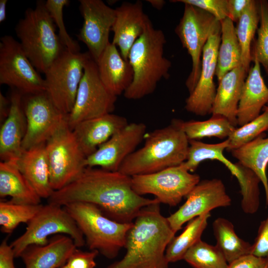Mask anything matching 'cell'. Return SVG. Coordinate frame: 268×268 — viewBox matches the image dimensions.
<instances>
[{
  "instance_id": "1",
  "label": "cell",
  "mask_w": 268,
  "mask_h": 268,
  "mask_svg": "<svg viewBox=\"0 0 268 268\" xmlns=\"http://www.w3.org/2000/svg\"><path fill=\"white\" fill-rule=\"evenodd\" d=\"M47 200L48 203L62 206L77 202L91 203L109 218L126 223L133 222L144 207L158 201L136 193L132 177L119 171L92 167H86L74 181L54 191Z\"/></svg>"
},
{
  "instance_id": "2",
  "label": "cell",
  "mask_w": 268,
  "mask_h": 268,
  "mask_svg": "<svg viewBox=\"0 0 268 268\" xmlns=\"http://www.w3.org/2000/svg\"><path fill=\"white\" fill-rule=\"evenodd\" d=\"M157 201L144 207L133 221L123 258L105 268H169L166 250L176 233Z\"/></svg>"
},
{
  "instance_id": "3",
  "label": "cell",
  "mask_w": 268,
  "mask_h": 268,
  "mask_svg": "<svg viewBox=\"0 0 268 268\" xmlns=\"http://www.w3.org/2000/svg\"><path fill=\"white\" fill-rule=\"evenodd\" d=\"M166 42L163 32L155 28L149 19L143 33L133 45L129 54L133 79L124 93L126 99H141L152 93L162 78H169L171 63L164 56Z\"/></svg>"
},
{
  "instance_id": "4",
  "label": "cell",
  "mask_w": 268,
  "mask_h": 268,
  "mask_svg": "<svg viewBox=\"0 0 268 268\" xmlns=\"http://www.w3.org/2000/svg\"><path fill=\"white\" fill-rule=\"evenodd\" d=\"M145 137L143 146L126 158L119 171L132 177L153 173L186 161L189 139L173 122L146 134Z\"/></svg>"
},
{
  "instance_id": "5",
  "label": "cell",
  "mask_w": 268,
  "mask_h": 268,
  "mask_svg": "<svg viewBox=\"0 0 268 268\" xmlns=\"http://www.w3.org/2000/svg\"><path fill=\"white\" fill-rule=\"evenodd\" d=\"M15 29L23 51L39 72L44 74L65 49L43 1L27 9Z\"/></svg>"
},
{
  "instance_id": "6",
  "label": "cell",
  "mask_w": 268,
  "mask_h": 268,
  "mask_svg": "<svg viewBox=\"0 0 268 268\" xmlns=\"http://www.w3.org/2000/svg\"><path fill=\"white\" fill-rule=\"evenodd\" d=\"M63 207L74 220L90 250L97 251L106 258L113 259L125 248L133 222L121 223L113 220L89 203L74 202Z\"/></svg>"
},
{
  "instance_id": "7",
  "label": "cell",
  "mask_w": 268,
  "mask_h": 268,
  "mask_svg": "<svg viewBox=\"0 0 268 268\" xmlns=\"http://www.w3.org/2000/svg\"><path fill=\"white\" fill-rule=\"evenodd\" d=\"M52 188L60 190L74 181L84 170L86 156L67 118L45 143Z\"/></svg>"
},
{
  "instance_id": "8",
  "label": "cell",
  "mask_w": 268,
  "mask_h": 268,
  "mask_svg": "<svg viewBox=\"0 0 268 268\" xmlns=\"http://www.w3.org/2000/svg\"><path fill=\"white\" fill-rule=\"evenodd\" d=\"M64 234L71 237L77 248L85 245L84 237L70 214L61 205L48 203L42 206L27 223L25 232L11 242L15 258L28 246L47 244L49 237Z\"/></svg>"
},
{
  "instance_id": "9",
  "label": "cell",
  "mask_w": 268,
  "mask_h": 268,
  "mask_svg": "<svg viewBox=\"0 0 268 268\" xmlns=\"http://www.w3.org/2000/svg\"><path fill=\"white\" fill-rule=\"evenodd\" d=\"M88 52H71L66 48L44 73L45 92L56 107L67 115L74 105Z\"/></svg>"
},
{
  "instance_id": "10",
  "label": "cell",
  "mask_w": 268,
  "mask_h": 268,
  "mask_svg": "<svg viewBox=\"0 0 268 268\" xmlns=\"http://www.w3.org/2000/svg\"><path fill=\"white\" fill-rule=\"evenodd\" d=\"M117 98L102 83L91 57L85 63L74 105L67 116L70 129L72 131L81 122L112 113Z\"/></svg>"
},
{
  "instance_id": "11",
  "label": "cell",
  "mask_w": 268,
  "mask_h": 268,
  "mask_svg": "<svg viewBox=\"0 0 268 268\" xmlns=\"http://www.w3.org/2000/svg\"><path fill=\"white\" fill-rule=\"evenodd\" d=\"M132 181L133 188L138 195H152L160 203L175 206L200 182V177L180 165L132 176Z\"/></svg>"
},
{
  "instance_id": "12",
  "label": "cell",
  "mask_w": 268,
  "mask_h": 268,
  "mask_svg": "<svg viewBox=\"0 0 268 268\" xmlns=\"http://www.w3.org/2000/svg\"><path fill=\"white\" fill-rule=\"evenodd\" d=\"M23 51L19 41L10 35L0 41V84L7 85L23 95L45 91L44 78Z\"/></svg>"
},
{
  "instance_id": "13",
  "label": "cell",
  "mask_w": 268,
  "mask_h": 268,
  "mask_svg": "<svg viewBox=\"0 0 268 268\" xmlns=\"http://www.w3.org/2000/svg\"><path fill=\"white\" fill-rule=\"evenodd\" d=\"M218 21L209 13L185 4L183 15L175 32L192 59V70L186 81L189 94L194 89L200 76L203 47Z\"/></svg>"
},
{
  "instance_id": "14",
  "label": "cell",
  "mask_w": 268,
  "mask_h": 268,
  "mask_svg": "<svg viewBox=\"0 0 268 268\" xmlns=\"http://www.w3.org/2000/svg\"><path fill=\"white\" fill-rule=\"evenodd\" d=\"M26 131L22 148L27 150L45 144L67 118L54 105L47 93L23 95Z\"/></svg>"
},
{
  "instance_id": "15",
  "label": "cell",
  "mask_w": 268,
  "mask_h": 268,
  "mask_svg": "<svg viewBox=\"0 0 268 268\" xmlns=\"http://www.w3.org/2000/svg\"><path fill=\"white\" fill-rule=\"evenodd\" d=\"M220 41L221 23L218 21L203 47L198 82L186 100V110L196 115L205 116L212 113L216 93L213 78L216 73Z\"/></svg>"
},
{
  "instance_id": "16",
  "label": "cell",
  "mask_w": 268,
  "mask_h": 268,
  "mask_svg": "<svg viewBox=\"0 0 268 268\" xmlns=\"http://www.w3.org/2000/svg\"><path fill=\"white\" fill-rule=\"evenodd\" d=\"M83 22L77 37L87 47L96 62L110 43V32L116 18V10L101 0H79Z\"/></svg>"
},
{
  "instance_id": "17",
  "label": "cell",
  "mask_w": 268,
  "mask_h": 268,
  "mask_svg": "<svg viewBox=\"0 0 268 268\" xmlns=\"http://www.w3.org/2000/svg\"><path fill=\"white\" fill-rule=\"evenodd\" d=\"M186 199L176 212L167 217L175 233L191 219L210 212L215 208L226 207L231 204V198L226 193L223 183L218 179L200 181Z\"/></svg>"
},
{
  "instance_id": "18",
  "label": "cell",
  "mask_w": 268,
  "mask_h": 268,
  "mask_svg": "<svg viewBox=\"0 0 268 268\" xmlns=\"http://www.w3.org/2000/svg\"><path fill=\"white\" fill-rule=\"evenodd\" d=\"M146 131V126L142 123H129L86 157V167L119 171L124 161L143 140Z\"/></svg>"
},
{
  "instance_id": "19",
  "label": "cell",
  "mask_w": 268,
  "mask_h": 268,
  "mask_svg": "<svg viewBox=\"0 0 268 268\" xmlns=\"http://www.w3.org/2000/svg\"><path fill=\"white\" fill-rule=\"evenodd\" d=\"M112 31V44L119 48L123 58L128 61L131 48L143 33L149 19L144 13L142 2H123L116 9Z\"/></svg>"
},
{
  "instance_id": "20",
  "label": "cell",
  "mask_w": 268,
  "mask_h": 268,
  "mask_svg": "<svg viewBox=\"0 0 268 268\" xmlns=\"http://www.w3.org/2000/svg\"><path fill=\"white\" fill-rule=\"evenodd\" d=\"M23 95L13 89L10 96L9 112L0 130L1 161H15L23 151L22 143L27 127Z\"/></svg>"
},
{
  "instance_id": "21",
  "label": "cell",
  "mask_w": 268,
  "mask_h": 268,
  "mask_svg": "<svg viewBox=\"0 0 268 268\" xmlns=\"http://www.w3.org/2000/svg\"><path fill=\"white\" fill-rule=\"evenodd\" d=\"M77 248L71 237L57 234L45 245L28 246L20 258L25 268H59L66 264Z\"/></svg>"
},
{
  "instance_id": "22",
  "label": "cell",
  "mask_w": 268,
  "mask_h": 268,
  "mask_svg": "<svg viewBox=\"0 0 268 268\" xmlns=\"http://www.w3.org/2000/svg\"><path fill=\"white\" fill-rule=\"evenodd\" d=\"M128 124L125 117L110 113L81 122L72 131L87 157Z\"/></svg>"
},
{
  "instance_id": "23",
  "label": "cell",
  "mask_w": 268,
  "mask_h": 268,
  "mask_svg": "<svg viewBox=\"0 0 268 268\" xmlns=\"http://www.w3.org/2000/svg\"><path fill=\"white\" fill-rule=\"evenodd\" d=\"M245 81L237 113V126L253 121L268 104V87L261 74V66L255 58Z\"/></svg>"
},
{
  "instance_id": "24",
  "label": "cell",
  "mask_w": 268,
  "mask_h": 268,
  "mask_svg": "<svg viewBox=\"0 0 268 268\" xmlns=\"http://www.w3.org/2000/svg\"><path fill=\"white\" fill-rule=\"evenodd\" d=\"M96 63L99 77L109 91L116 96L124 94L132 82L133 70L118 47L110 43Z\"/></svg>"
},
{
  "instance_id": "25",
  "label": "cell",
  "mask_w": 268,
  "mask_h": 268,
  "mask_svg": "<svg viewBox=\"0 0 268 268\" xmlns=\"http://www.w3.org/2000/svg\"><path fill=\"white\" fill-rule=\"evenodd\" d=\"M248 72L240 66L226 73L218 81L212 109V115H220L237 126V113Z\"/></svg>"
},
{
  "instance_id": "26",
  "label": "cell",
  "mask_w": 268,
  "mask_h": 268,
  "mask_svg": "<svg viewBox=\"0 0 268 268\" xmlns=\"http://www.w3.org/2000/svg\"><path fill=\"white\" fill-rule=\"evenodd\" d=\"M17 168L41 199L53 194L45 144L23 150L14 161Z\"/></svg>"
},
{
  "instance_id": "27",
  "label": "cell",
  "mask_w": 268,
  "mask_h": 268,
  "mask_svg": "<svg viewBox=\"0 0 268 268\" xmlns=\"http://www.w3.org/2000/svg\"><path fill=\"white\" fill-rule=\"evenodd\" d=\"M10 197L12 202L41 204V198L17 168L14 161L0 162V197Z\"/></svg>"
},
{
  "instance_id": "28",
  "label": "cell",
  "mask_w": 268,
  "mask_h": 268,
  "mask_svg": "<svg viewBox=\"0 0 268 268\" xmlns=\"http://www.w3.org/2000/svg\"><path fill=\"white\" fill-rule=\"evenodd\" d=\"M232 155L240 164L250 169L259 177L266 193L268 205V137L264 133L250 142L232 150Z\"/></svg>"
},
{
  "instance_id": "29",
  "label": "cell",
  "mask_w": 268,
  "mask_h": 268,
  "mask_svg": "<svg viewBox=\"0 0 268 268\" xmlns=\"http://www.w3.org/2000/svg\"><path fill=\"white\" fill-rule=\"evenodd\" d=\"M220 43L215 75L219 81L228 71L241 66V49L234 22L228 17L220 22Z\"/></svg>"
},
{
  "instance_id": "30",
  "label": "cell",
  "mask_w": 268,
  "mask_h": 268,
  "mask_svg": "<svg viewBox=\"0 0 268 268\" xmlns=\"http://www.w3.org/2000/svg\"><path fill=\"white\" fill-rule=\"evenodd\" d=\"M189 146L187 157L181 165L186 170L194 172L199 164L205 160H217L227 167L233 175L238 178L240 171L236 165L227 159L223 154L228 148V140L215 144L205 143L197 140H189Z\"/></svg>"
},
{
  "instance_id": "31",
  "label": "cell",
  "mask_w": 268,
  "mask_h": 268,
  "mask_svg": "<svg viewBox=\"0 0 268 268\" xmlns=\"http://www.w3.org/2000/svg\"><path fill=\"white\" fill-rule=\"evenodd\" d=\"M216 246L229 264L239 258L250 254L252 244L241 239L236 233L233 224L228 220L219 217L213 222Z\"/></svg>"
},
{
  "instance_id": "32",
  "label": "cell",
  "mask_w": 268,
  "mask_h": 268,
  "mask_svg": "<svg viewBox=\"0 0 268 268\" xmlns=\"http://www.w3.org/2000/svg\"><path fill=\"white\" fill-rule=\"evenodd\" d=\"M172 122L183 131L189 140H197L206 137L228 138L236 128L226 118L220 115H212L208 120L202 121H184L174 119Z\"/></svg>"
},
{
  "instance_id": "33",
  "label": "cell",
  "mask_w": 268,
  "mask_h": 268,
  "mask_svg": "<svg viewBox=\"0 0 268 268\" xmlns=\"http://www.w3.org/2000/svg\"><path fill=\"white\" fill-rule=\"evenodd\" d=\"M210 216V212H207L191 219L183 232L173 238L166 250V257L169 263L183 260L188 250L201 239Z\"/></svg>"
},
{
  "instance_id": "34",
  "label": "cell",
  "mask_w": 268,
  "mask_h": 268,
  "mask_svg": "<svg viewBox=\"0 0 268 268\" xmlns=\"http://www.w3.org/2000/svg\"><path fill=\"white\" fill-rule=\"evenodd\" d=\"M237 22L235 31L241 49V65L248 72L252 61L251 44L260 23L259 0H251Z\"/></svg>"
},
{
  "instance_id": "35",
  "label": "cell",
  "mask_w": 268,
  "mask_h": 268,
  "mask_svg": "<svg viewBox=\"0 0 268 268\" xmlns=\"http://www.w3.org/2000/svg\"><path fill=\"white\" fill-rule=\"evenodd\" d=\"M41 204H29L1 201L0 226L2 232L11 234L21 223H28L38 213Z\"/></svg>"
},
{
  "instance_id": "36",
  "label": "cell",
  "mask_w": 268,
  "mask_h": 268,
  "mask_svg": "<svg viewBox=\"0 0 268 268\" xmlns=\"http://www.w3.org/2000/svg\"><path fill=\"white\" fill-rule=\"evenodd\" d=\"M183 260L193 268H228L229 265L216 246L201 239L188 250Z\"/></svg>"
},
{
  "instance_id": "37",
  "label": "cell",
  "mask_w": 268,
  "mask_h": 268,
  "mask_svg": "<svg viewBox=\"0 0 268 268\" xmlns=\"http://www.w3.org/2000/svg\"><path fill=\"white\" fill-rule=\"evenodd\" d=\"M240 171L237 180L242 197L241 207L247 214H254L260 206V188L261 182L259 177L250 169L239 162L235 163Z\"/></svg>"
},
{
  "instance_id": "38",
  "label": "cell",
  "mask_w": 268,
  "mask_h": 268,
  "mask_svg": "<svg viewBox=\"0 0 268 268\" xmlns=\"http://www.w3.org/2000/svg\"><path fill=\"white\" fill-rule=\"evenodd\" d=\"M268 130V111L264 110L253 121L235 128L227 138V150L231 151L254 139L265 131Z\"/></svg>"
},
{
  "instance_id": "39",
  "label": "cell",
  "mask_w": 268,
  "mask_h": 268,
  "mask_svg": "<svg viewBox=\"0 0 268 268\" xmlns=\"http://www.w3.org/2000/svg\"><path fill=\"white\" fill-rule=\"evenodd\" d=\"M259 5L260 25L257 38L251 48L252 60L256 59L268 75V2L266 0H259Z\"/></svg>"
},
{
  "instance_id": "40",
  "label": "cell",
  "mask_w": 268,
  "mask_h": 268,
  "mask_svg": "<svg viewBox=\"0 0 268 268\" xmlns=\"http://www.w3.org/2000/svg\"><path fill=\"white\" fill-rule=\"evenodd\" d=\"M69 3L68 0H47L45 6L55 25L59 29V36L64 47L71 52H79V46L68 34L63 19V9Z\"/></svg>"
},
{
  "instance_id": "41",
  "label": "cell",
  "mask_w": 268,
  "mask_h": 268,
  "mask_svg": "<svg viewBox=\"0 0 268 268\" xmlns=\"http://www.w3.org/2000/svg\"><path fill=\"white\" fill-rule=\"evenodd\" d=\"M171 1L194 5L209 13L220 22L228 16L227 0H177Z\"/></svg>"
},
{
  "instance_id": "42",
  "label": "cell",
  "mask_w": 268,
  "mask_h": 268,
  "mask_svg": "<svg viewBox=\"0 0 268 268\" xmlns=\"http://www.w3.org/2000/svg\"><path fill=\"white\" fill-rule=\"evenodd\" d=\"M99 252L96 250L82 251L76 249L66 264L69 268H95V259Z\"/></svg>"
},
{
  "instance_id": "43",
  "label": "cell",
  "mask_w": 268,
  "mask_h": 268,
  "mask_svg": "<svg viewBox=\"0 0 268 268\" xmlns=\"http://www.w3.org/2000/svg\"><path fill=\"white\" fill-rule=\"evenodd\" d=\"M250 254L268 258V216L261 222L257 236L251 245Z\"/></svg>"
},
{
  "instance_id": "44",
  "label": "cell",
  "mask_w": 268,
  "mask_h": 268,
  "mask_svg": "<svg viewBox=\"0 0 268 268\" xmlns=\"http://www.w3.org/2000/svg\"><path fill=\"white\" fill-rule=\"evenodd\" d=\"M228 268H268V258L248 254L229 264Z\"/></svg>"
},
{
  "instance_id": "45",
  "label": "cell",
  "mask_w": 268,
  "mask_h": 268,
  "mask_svg": "<svg viewBox=\"0 0 268 268\" xmlns=\"http://www.w3.org/2000/svg\"><path fill=\"white\" fill-rule=\"evenodd\" d=\"M14 258L12 248L8 244L7 239H4L0 245V268H15Z\"/></svg>"
},
{
  "instance_id": "46",
  "label": "cell",
  "mask_w": 268,
  "mask_h": 268,
  "mask_svg": "<svg viewBox=\"0 0 268 268\" xmlns=\"http://www.w3.org/2000/svg\"><path fill=\"white\" fill-rule=\"evenodd\" d=\"M228 17L232 21L238 22L246 9L251 0H227Z\"/></svg>"
},
{
  "instance_id": "47",
  "label": "cell",
  "mask_w": 268,
  "mask_h": 268,
  "mask_svg": "<svg viewBox=\"0 0 268 268\" xmlns=\"http://www.w3.org/2000/svg\"><path fill=\"white\" fill-rule=\"evenodd\" d=\"M10 108V100L0 93V118L3 121L7 117Z\"/></svg>"
},
{
  "instance_id": "48",
  "label": "cell",
  "mask_w": 268,
  "mask_h": 268,
  "mask_svg": "<svg viewBox=\"0 0 268 268\" xmlns=\"http://www.w3.org/2000/svg\"><path fill=\"white\" fill-rule=\"evenodd\" d=\"M7 0H0V22L5 20L6 17Z\"/></svg>"
},
{
  "instance_id": "49",
  "label": "cell",
  "mask_w": 268,
  "mask_h": 268,
  "mask_svg": "<svg viewBox=\"0 0 268 268\" xmlns=\"http://www.w3.org/2000/svg\"><path fill=\"white\" fill-rule=\"evenodd\" d=\"M148 2L155 8L160 10L164 6L165 1L163 0H149Z\"/></svg>"
},
{
  "instance_id": "50",
  "label": "cell",
  "mask_w": 268,
  "mask_h": 268,
  "mask_svg": "<svg viewBox=\"0 0 268 268\" xmlns=\"http://www.w3.org/2000/svg\"><path fill=\"white\" fill-rule=\"evenodd\" d=\"M263 110L268 111V106H265L263 108Z\"/></svg>"
},
{
  "instance_id": "51",
  "label": "cell",
  "mask_w": 268,
  "mask_h": 268,
  "mask_svg": "<svg viewBox=\"0 0 268 268\" xmlns=\"http://www.w3.org/2000/svg\"><path fill=\"white\" fill-rule=\"evenodd\" d=\"M61 268H69V267L67 266V264H65L63 267H62Z\"/></svg>"
}]
</instances>
